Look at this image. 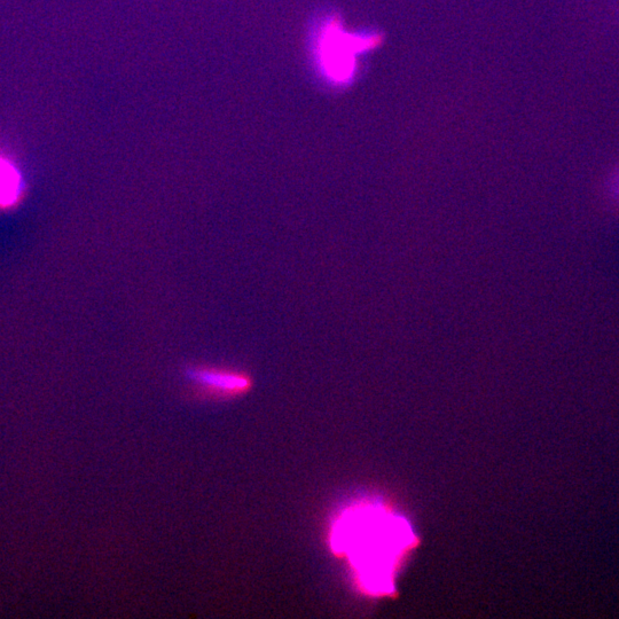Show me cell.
I'll return each instance as SVG.
<instances>
[{"label":"cell","mask_w":619,"mask_h":619,"mask_svg":"<svg viewBox=\"0 0 619 619\" xmlns=\"http://www.w3.org/2000/svg\"><path fill=\"white\" fill-rule=\"evenodd\" d=\"M414 543L403 517L371 504L348 508L331 534L333 551L347 556L359 586L376 597L394 591L399 564Z\"/></svg>","instance_id":"1"},{"label":"cell","mask_w":619,"mask_h":619,"mask_svg":"<svg viewBox=\"0 0 619 619\" xmlns=\"http://www.w3.org/2000/svg\"><path fill=\"white\" fill-rule=\"evenodd\" d=\"M190 378L198 385L221 393L238 394L252 386L249 376L235 371L221 370L213 367H193L187 371Z\"/></svg>","instance_id":"2"},{"label":"cell","mask_w":619,"mask_h":619,"mask_svg":"<svg viewBox=\"0 0 619 619\" xmlns=\"http://www.w3.org/2000/svg\"><path fill=\"white\" fill-rule=\"evenodd\" d=\"M603 198L608 208L614 214L619 215V167L607 178L605 187H603Z\"/></svg>","instance_id":"4"},{"label":"cell","mask_w":619,"mask_h":619,"mask_svg":"<svg viewBox=\"0 0 619 619\" xmlns=\"http://www.w3.org/2000/svg\"><path fill=\"white\" fill-rule=\"evenodd\" d=\"M19 175L9 162L0 159V203L9 206L18 198Z\"/></svg>","instance_id":"3"}]
</instances>
